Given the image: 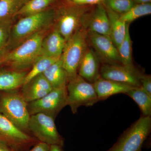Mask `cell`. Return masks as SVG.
I'll use <instances>...</instances> for the list:
<instances>
[{
	"label": "cell",
	"instance_id": "cell-1",
	"mask_svg": "<svg viewBox=\"0 0 151 151\" xmlns=\"http://www.w3.org/2000/svg\"><path fill=\"white\" fill-rule=\"evenodd\" d=\"M47 30L37 33L8 52L5 57L4 63L9 65L13 70L21 71L31 67L40 55L42 42Z\"/></svg>",
	"mask_w": 151,
	"mask_h": 151
},
{
	"label": "cell",
	"instance_id": "cell-2",
	"mask_svg": "<svg viewBox=\"0 0 151 151\" xmlns=\"http://www.w3.org/2000/svg\"><path fill=\"white\" fill-rule=\"evenodd\" d=\"M55 12L45 10L38 13L24 17L12 26L9 43L19 44L40 32L48 30L54 24Z\"/></svg>",
	"mask_w": 151,
	"mask_h": 151
},
{
	"label": "cell",
	"instance_id": "cell-3",
	"mask_svg": "<svg viewBox=\"0 0 151 151\" xmlns=\"http://www.w3.org/2000/svg\"><path fill=\"white\" fill-rule=\"evenodd\" d=\"M87 40V32L81 27L66 41L60 59L68 80L78 74L80 63L88 48Z\"/></svg>",
	"mask_w": 151,
	"mask_h": 151
},
{
	"label": "cell",
	"instance_id": "cell-4",
	"mask_svg": "<svg viewBox=\"0 0 151 151\" xmlns=\"http://www.w3.org/2000/svg\"><path fill=\"white\" fill-rule=\"evenodd\" d=\"M27 104L20 92L15 90L8 91L0 97V113L25 132L28 130L30 116Z\"/></svg>",
	"mask_w": 151,
	"mask_h": 151
},
{
	"label": "cell",
	"instance_id": "cell-5",
	"mask_svg": "<svg viewBox=\"0 0 151 151\" xmlns=\"http://www.w3.org/2000/svg\"><path fill=\"white\" fill-rule=\"evenodd\" d=\"M151 129V116L141 117L108 151H141Z\"/></svg>",
	"mask_w": 151,
	"mask_h": 151
},
{
	"label": "cell",
	"instance_id": "cell-6",
	"mask_svg": "<svg viewBox=\"0 0 151 151\" xmlns=\"http://www.w3.org/2000/svg\"><path fill=\"white\" fill-rule=\"evenodd\" d=\"M66 89L67 105L73 114L80 106H92L99 101L93 84L78 74L68 80Z\"/></svg>",
	"mask_w": 151,
	"mask_h": 151
},
{
	"label": "cell",
	"instance_id": "cell-7",
	"mask_svg": "<svg viewBox=\"0 0 151 151\" xmlns=\"http://www.w3.org/2000/svg\"><path fill=\"white\" fill-rule=\"evenodd\" d=\"M55 119L42 113L31 115L28 126V130L41 142L49 145H58L63 147L64 140L58 132Z\"/></svg>",
	"mask_w": 151,
	"mask_h": 151
},
{
	"label": "cell",
	"instance_id": "cell-8",
	"mask_svg": "<svg viewBox=\"0 0 151 151\" xmlns=\"http://www.w3.org/2000/svg\"><path fill=\"white\" fill-rule=\"evenodd\" d=\"M67 105L66 87L52 89L48 94L35 101L28 103L30 116L42 113L55 119L60 111Z\"/></svg>",
	"mask_w": 151,
	"mask_h": 151
},
{
	"label": "cell",
	"instance_id": "cell-9",
	"mask_svg": "<svg viewBox=\"0 0 151 151\" xmlns=\"http://www.w3.org/2000/svg\"><path fill=\"white\" fill-rule=\"evenodd\" d=\"M86 9L81 7L63 8L55 12L54 28L67 40L81 27Z\"/></svg>",
	"mask_w": 151,
	"mask_h": 151
},
{
	"label": "cell",
	"instance_id": "cell-10",
	"mask_svg": "<svg viewBox=\"0 0 151 151\" xmlns=\"http://www.w3.org/2000/svg\"><path fill=\"white\" fill-rule=\"evenodd\" d=\"M0 140L16 151L31 144L33 139L0 113Z\"/></svg>",
	"mask_w": 151,
	"mask_h": 151
},
{
	"label": "cell",
	"instance_id": "cell-11",
	"mask_svg": "<svg viewBox=\"0 0 151 151\" xmlns=\"http://www.w3.org/2000/svg\"><path fill=\"white\" fill-rule=\"evenodd\" d=\"M141 75L135 69L115 63L105 64L100 70V76L102 78L135 87L141 86Z\"/></svg>",
	"mask_w": 151,
	"mask_h": 151
},
{
	"label": "cell",
	"instance_id": "cell-12",
	"mask_svg": "<svg viewBox=\"0 0 151 151\" xmlns=\"http://www.w3.org/2000/svg\"><path fill=\"white\" fill-rule=\"evenodd\" d=\"M81 27L87 32L110 37V21L105 6L101 4H97L92 13L86 14L82 21Z\"/></svg>",
	"mask_w": 151,
	"mask_h": 151
},
{
	"label": "cell",
	"instance_id": "cell-13",
	"mask_svg": "<svg viewBox=\"0 0 151 151\" xmlns=\"http://www.w3.org/2000/svg\"><path fill=\"white\" fill-rule=\"evenodd\" d=\"M87 39L98 54L105 61L115 64L120 62L118 49L110 36L87 32Z\"/></svg>",
	"mask_w": 151,
	"mask_h": 151
},
{
	"label": "cell",
	"instance_id": "cell-14",
	"mask_svg": "<svg viewBox=\"0 0 151 151\" xmlns=\"http://www.w3.org/2000/svg\"><path fill=\"white\" fill-rule=\"evenodd\" d=\"M52 89L42 73L24 84L20 93L25 101L29 103L44 97Z\"/></svg>",
	"mask_w": 151,
	"mask_h": 151
},
{
	"label": "cell",
	"instance_id": "cell-15",
	"mask_svg": "<svg viewBox=\"0 0 151 151\" xmlns=\"http://www.w3.org/2000/svg\"><path fill=\"white\" fill-rule=\"evenodd\" d=\"M99 101L119 93L127 94L134 87L128 84L120 83L99 77L93 83Z\"/></svg>",
	"mask_w": 151,
	"mask_h": 151
},
{
	"label": "cell",
	"instance_id": "cell-16",
	"mask_svg": "<svg viewBox=\"0 0 151 151\" xmlns=\"http://www.w3.org/2000/svg\"><path fill=\"white\" fill-rule=\"evenodd\" d=\"M78 74L92 84L100 77L99 61L92 49L87 48L79 65Z\"/></svg>",
	"mask_w": 151,
	"mask_h": 151
},
{
	"label": "cell",
	"instance_id": "cell-17",
	"mask_svg": "<svg viewBox=\"0 0 151 151\" xmlns=\"http://www.w3.org/2000/svg\"><path fill=\"white\" fill-rule=\"evenodd\" d=\"M66 42L64 38L54 28L43 38L41 47L40 55L58 57L61 56Z\"/></svg>",
	"mask_w": 151,
	"mask_h": 151
},
{
	"label": "cell",
	"instance_id": "cell-18",
	"mask_svg": "<svg viewBox=\"0 0 151 151\" xmlns=\"http://www.w3.org/2000/svg\"><path fill=\"white\" fill-rule=\"evenodd\" d=\"M42 74L52 89L66 87L68 76L60 59L50 65Z\"/></svg>",
	"mask_w": 151,
	"mask_h": 151
},
{
	"label": "cell",
	"instance_id": "cell-19",
	"mask_svg": "<svg viewBox=\"0 0 151 151\" xmlns=\"http://www.w3.org/2000/svg\"><path fill=\"white\" fill-rule=\"evenodd\" d=\"M27 73L14 70L0 71V91H14L21 87Z\"/></svg>",
	"mask_w": 151,
	"mask_h": 151
},
{
	"label": "cell",
	"instance_id": "cell-20",
	"mask_svg": "<svg viewBox=\"0 0 151 151\" xmlns=\"http://www.w3.org/2000/svg\"><path fill=\"white\" fill-rule=\"evenodd\" d=\"M105 9L110 21V37L117 48L124 40L127 26L129 24L126 23L122 20L119 14L113 12L108 8L105 7Z\"/></svg>",
	"mask_w": 151,
	"mask_h": 151
},
{
	"label": "cell",
	"instance_id": "cell-21",
	"mask_svg": "<svg viewBox=\"0 0 151 151\" xmlns=\"http://www.w3.org/2000/svg\"><path fill=\"white\" fill-rule=\"evenodd\" d=\"M127 95L139 105L143 116H151V96L140 87H134L127 92Z\"/></svg>",
	"mask_w": 151,
	"mask_h": 151
},
{
	"label": "cell",
	"instance_id": "cell-22",
	"mask_svg": "<svg viewBox=\"0 0 151 151\" xmlns=\"http://www.w3.org/2000/svg\"><path fill=\"white\" fill-rule=\"evenodd\" d=\"M29 0H0V21L12 20Z\"/></svg>",
	"mask_w": 151,
	"mask_h": 151
},
{
	"label": "cell",
	"instance_id": "cell-23",
	"mask_svg": "<svg viewBox=\"0 0 151 151\" xmlns=\"http://www.w3.org/2000/svg\"><path fill=\"white\" fill-rule=\"evenodd\" d=\"M60 58V57H51L40 55L31 67V70L27 72L24 84L28 82L37 76L43 73L50 65L59 60Z\"/></svg>",
	"mask_w": 151,
	"mask_h": 151
},
{
	"label": "cell",
	"instance_id": "cell-24",
	"mask_svg": "<svg viewBox=\"0 0 151 151\" xmlns=\"http://www.w3.org/2000/svg\"><path fill=\"white\" fill-rule=\"evenodd\" d=\"M129 26H127V32L124 40L117 47L120 62L122 65L130 69H135L133 65L132 58V42L129 30Z\"/></svg>",
	"mask_w": 151,
	"mask_h": 151
},
{
	"label": "cell",
	"instance_id": "cell-25",
	"mask_svg": "<svg viewBox=\"0 0 151 151\" xmlns=\"http://www.w3.org/2000/svg\"><path fill=\"white\" fill-rule=\"evenodd\" d=\"M151 14V3L135 4L127 12L120 14V17L122 20L129 24L137 19Z\"/></svg>",
	"mask_w": 151,
	"mask_h": 151
},
{
	"label": "cell",
	"instance_id": "cell-26",
	"mask_svg": "<svg viewBox=\"0 0 151 151\" xmlns=\"http://www.w3.org/2000/svg\"><path fill=\"white\" fill-rule=\"evenodd\" d=\"M52 0H29L17 14L23 17L38 13L46 10Z\"/></svg>",
	"mask_w": 151,
	"mask_h": 151
},
{
	"label": "cell",
	"instance_id": "cell-27",
	"mask_svg": "<svg viewBox=\"0 0 151 151\" xmlns=\"http://www.w3.org/2000/svg\"><path fill=\"white\" fill-rule=\"evenodd\" d=\"M103 3L105 7L119 14L127 12L136 4L133 0H104Z\"/></svg>",
	"mask_w": 151,
	"mask_h": 151
},
{
	"label": "cell",
	"instance_id": "cell-28",
	"mask_svg": "<svg viewBox=\"0 0 151 151\" xmlns=\"http://www.w3.org/2000/svg\"><path fill=\"white\" fill-rule=\"evenodd\" d=\"M12 20L0 21V49L6 47L9 43Z\"/></svg>",
	"mask_w": 151,
	"mask_h": 151
},
{
	"label": "cell",
	"instance_id": "cell-29",
	"mask_svg": "<svg viewBox=\"0 0 151 151\" xmlns=\"http://www.w3.org/2000/svg\"><path fill=\"white\" fill-rule=\"evenodd\" d=\"M140 81L141 87L150 96H151V76L141 74Z\"/></svg>",
	"mask_w": 151,
	"mask_h": 151
},
{
	"label": "cell",
	"instance_id": "cell-30",
	"mask_svg": "<svg viewBox=\"0 0 151 151\" xmlns=\"http://www.w3.org/2000/svg\"><path fill=\"white\" fill-rule=\"evenodd\" d=\"M50 146L46 143L40 142L29 151H49Z\"/></svg>",
	"mask_w": 151,
	"mask_h": 151
},
{
	"label": "cell",
	"instance_id": "cell-31",
	"mask_svg": "<svg viewBox=\"0 0 151 151\" xmlns=\"http://www.w3.org/2000/svg\"><path fill=\"white\" fill-rule=\"evenodd\" d=\"M8 52L7 47L0 49V66L3 63H4L5 57Z\"/></svg>",
	"mask_w": 151,
	"mask_h": 151
},
{
	"label": "cell",
	"instance_id": "cell-32",
	"mask_svg": "<svg viewBox=\"0 0 151 151\" xmlns=\"http://www.w3.org/2000/svg\"><path fill=\"white\" fill-rule=\"evenodd\" d=\"M104 0H84L81 5L99 4L103 3Z\"/></svg>",
	"mask_w": 151,
	"mask_h": 151
},
{
	"label": "cell",
	"instance_id": "cell-33",
	"mask_svg": "<svg viewBox=\"0 0 151 151\" xmlns=\"http://www.w3.org/2000/svg\"><path fill=\"white\" fill-rule=\"evenodd\" d=\"M0 151H16L8 146L2 141L0 140Z\"/></svg>",
	"mask_w": 151,
	"mask_h": 151
},
{
	"label": "cell",
	"instance_id": "cell-34",
	"mask_svg": "<svg viewBox=\"0 0 151 151\" xmlns=\"http://www.w3.org/2000/svg\"><path fill=\"white\" fill-rule=\"evenodd\" d=\"M62 147L58 145H51L50 146L49 151H63Z\"/></svg>",
	"mask_w": 151,
	"mask_h": 151
},
{
	"label": "cell",
	"instance_id": "cell-35",
	"mask_svg": "<svg viewBox=\"0 0 151 151\" xmlns=\"http://www.w3.org/2000/svg\"><path fill=\"white\" fill-rule=\"evenodd\" d=\"M137 4H145L151 3V0H133Z\"/></svg>",
	"mask_w": 151,
	"mask_h": 151
},
{
	"label": "cell",
	"instance_id": "cell-36",
	"mask_svg": "<svg viewBox=\"0 0 151 151\" xmlns=\"http://www.w3.org/2000/svg\"><path fill=\"white\" fill-rule=\"evenodd\" d=\"M70 1L75 3L76 4L81 5L84 0H70Z\"/></svg>",
	"mask_w": 151,
	"mask_h": 151
},
{
	"label": "cell",
	"instance_id": "cell-37",
	"mask_svg": "<svg viewBox=\"0 0 151 151\" xmlns=\"http://www.w3.org/2000/svg\"><path fill=\"white\" fill-rule=\"evenodd\" d=\"M52 1H53V0H52Z\"/></svg>",
	"mask_w": 151,
	"mask_h": 151
}]
</instances>
